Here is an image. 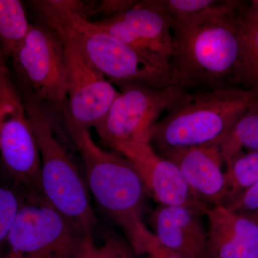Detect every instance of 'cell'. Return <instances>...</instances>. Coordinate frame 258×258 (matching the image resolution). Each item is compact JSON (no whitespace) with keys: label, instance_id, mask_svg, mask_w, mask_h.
Masks as SVG:
<instances>
[{"label":"cell","instance_id":"d6986e66","mask_svg":"<svg viewBox=\"0 0 258 258\" xmlns=\"http://www.w3.org/2000/svg\"><path fill=\"white\" fill-rule=\"evenodd\" d=\"M205 215L208 217L209 228L258 248V224L248 217L236 213L225 206L211 208Z\"/></svg>","mask_w":258,"mask_h":258},{"label":"cell","instance_id":"603a6c76","mask_svg":"<svg viewBox=\"0 0 258 258\" xmlns=\"http://www.w3.org/2000/svg\"><path fill=\"white\" fill-rule=\"evenodd\" d=\"M224 206L229 210L240 214L248 215L258 210V182L248 189L232 199Z\"/></svg>","mask_w":258,"mask_h":258},{"label":"cell","instance_id":"2e32d148","mask_svg":"<svg viewBox=\"0 0 258 258\" xmlns=\"http://www.w3.org/2000/svg\"><path fill=\"white\" fill-rule=\"evenodd\" d=\"M158 9L170 16L173 23H189L210 15L232 13L240 2L220 0H153Z\"/></svg>","mask_w":258,"mask_h":258},{"label":"cell","instance_id":"ffe728a7","mask_svg":"<svg viewBox=\"0 0 258 258\" xmlns=\"http://www.w3.org/2000/svg\"><path fill=\"white\" fill-rule=\"evenodd\" d=\"M225 165L226 199L224 205L258 182V151H240Z\"/></svg>","mask_w":258,"mask_h":258},{"label":"cell","instance_id":"ba28073f","mask_svg":"<svg viewBox=\"0 0 258 258\" xmlns=\"http://www.w3.org/2000/svg\"><path fill=\"white\" fill-rule=\"evenodd\" d=\"M188 93L173 85L164 88L125 86L120 88L106 115L94 128L109 147L121 143H150L160 115Z\"/></svg>","mask_w":258,"mask_h":258},{"label":"cell","instance_id":"484cf974","mask_svg":"<svg viewBox=\"0 0 258 258\" xmlns=\"http://www.w3.org/2000/svg\"><path fill=\"white\" fill-rule=\"evenodd\" d=\"M144 256L146 258H183L159 243L157 239L149 247Z\"/></svg>","mask_w":258,"mask_h":258},{"label":"cell","instance_id":"9c48e42d","mask_svg":"<svg viewBox=\"0 0 258 258\" xmlns=\"http://www.w3.org/2000/svg\"><path fill=\"white\" fill-rule=\"evenodd\" d=\"M0 155L17 187L24 193L42 194L38 144L23 98L10 74L0 76Z\"/></svg>","mask_w":258,"mask_h":258},{"label":"cell","instance_id":"d4e9b609","mask_svg":"<svg viewBox=\"0 0 258 258\" xmlns=\"http://www.w3.org/2000/svg\"><path fill=\"white\" fill-rule=\"evenodd\" d=\"M136 1H103L97 8V11L106 15V18H111L128 10Z\"/></svg>","mask_w":258,"mask_h":258},{"label":"cell","instance_id":"4316f807","mask_svg":"<svg viewBox=\"0 0 258 258\" xmlns=\"http://www.w3.org/2000/svg\"><path fill=\"white\" fill-rule=\"evenodd\" d=\"M81 258H100L98 255V248L94 243L93 238H90L86 242Z\"/></svg>","mask_w":258,"mask_h":258},{"label":"cell","instance_id":"277c9868","mask_svg":"<svg viewBox=\"0 0 258 258\" xmlns=\"http://www.w3.org/2000/svg\"><path fill=\"white\" fill-rule=\"evenodd\" d=\"M255 99L240 87L189 92L158 121L150 144L156 150L220 147Z\"/></svg>","mask_w":258,"mask_h":258},{"label":"cell","instance_id":"4fadbf2b","mask_svg":"<svg viewBox=\"0 0 258 258\" xmlns=\"http://www.w3.org/2000/svg\"><path fill=\"white\" fill-rule=\"evenodd\" d=\"M175 164L194 196L212 208L223 206L226 199L225 171L219 147L156 150Z\"/></svg>","mask_w":258,"mask_h":258},{"label":"cell","instance_id":"8992f818","mask_svg":"<svg viewBox=\"0 0 258 258\" xmlns=\"http://www.w3.org/2000/svg\"><path fill=\"white\" fill-rule=\"evenodd\" d=\"M90 238L42 194H25L3 258H81Z\"/></svg>","mask_w":258,"mask_h":258},{"label":"cell","instance_id":"6da1fadb","mask_svg":"<svg viewBox=\"0 0 258 258\" xmlns=\"http://www.w3.org/2000/svg\"><path fill=\"white\" fill-rule=\"evenodd\" d=\"M64 121L82 158L88 190L123 231L135 255L144 256L156 237L144 221L149 196L138 172L123 156L98 146L89 128Z\"/></svg>","mask_w":258,"mask_h":258},{"label":"cell","instance_id":"7402d4cb","mask_svg":"<svg viewBox=\"0 0 258 258\" xmlns=\"http://www.w3.org/2000/svg\"><path fill=\"white\" fill-rule=\"evenodd\" d=\"M21 193L0 183V258H3L8 233L25 200V194Z\"/></svg>","mask_w":258,"mask_h":258},{"label":"cell","instance_id":"cb8c5ba5","mask_svg":"<svg viewBox=\"0 0 258 258\" xmlns=\"http://www.w3.org/2000/svg\"><path fill=\"white\" fill-rule=\"evenodd\" d=\"M97 248L100 258H136L130 246L113 234L107 233L103 244Z\"/></svg>","mask_w":258,"mask_h":258},{"label":"cell","instance_id":"ac0fdd59","mask_svg":"<svg viewBox=\"0 0 258 258\" xmlns=\"http://www.w3.org/2000/svg\"><path fill=\"white\" fill-rule=\"evenodd\" d=\"M243 148L258 151V99L251 103L220 144L219 149L223 164Z\"/></svg>","mask_w":258,"mask_h":258},{"label":"cell","instance_id":"3957f363","mask_svg":"<svg viewBox=\"0 0 258 258\" xmlns=\"http://www.w3.org/2000/svg\"><path fill=\"white\" fill-rule=\"evenodd\" d=\"M42 23L74 42L93 67L120 88L132 85L154 88L171 86L170 74L132 47L111 36L58 0L30 1Z\"/></svg>","mask_w":258,"mask_h":258},{"label":"cell","instance_id":"44dd1931","mask_svg":"<svg viewBox=\"0 0 258 258\" xmlns=\"http://www.w3.org/2000/svg\"><path fill=\"white\" fill-rule=\"evenodd\" d=\"M209 258H258V248L209 228Z\"/></svg>","mask_w":258,"mask_h":258},{"label":"cell","instance_id":"5b68a950","mask_svg":"<svg viewBox=\"0 0 258 258\" xmlns=\"http://www.w3.org/2000/svg\"><path fill=\"white\" fill-rule=\"evenodd\" d=\"M22 98L40 150L42 195L75 225L93 237L97 220L87 184L57 139L47 108L31 98Z\"/></svg>","mask_w":258,"mask_h":258},{"label":"cell","instance_id":"8fae6325","mask_svg":"<svg viewBox=\"0 0 258 258\" xmlns=\"http://www.w3.org/2000/svg\"><path fill=\"white\" fill-rule=\"evenodd\" d=\"M60 37L66 51L68 73L67 106L62 115L74 124L95 128L119 91L93 67L74 42Z\"/></svg>","mask_w":258,"mask_h":258},{"label":"cell","instance_id":"e0dca14e","mask_svg":"<svg viewBox=\"0 0 258 258\" xmlns=\"http://www.w3.org/2000/svg\"><path fill=\"white\" fill-rule=\"evenodd\" d=\"M23 2L0 0V50L10 60L30 30Z\"/></svg>","mask_w":258,"mask_h":258},{"label":"cell","instance_id":"9a60e30c","mask_svg":"<svg viewBox=\"0 0 258 258\" xmlns=\"http://www.w3.org/2000/svg\"><path fill=\"white\" fill-rule=\"evenodd\" d=\"M238 23L241 53L233 86H242L258 99V11L252 5L240 3Z\"/></svg>","mask_w":258,"mask_h":258},{"label":"cell","instance_id":"5bb4252c","mask_svg":"<svg viewBox=\"0 0 258 258\" xmlns=\"http://www.w3.org/2000/svg\"><path fill=\"white\" fill-rule=\"evenodd\" d=\"M203 212L184 206L159 205L149 217L159 243L183 258H209L208 232Z\"/></svg>","mask_w":258,"mask_h":258},{"label":"cell","instance_id":"f1b7e54d","mask_svg":"<svg viewBox=\"0 0 258 258\" xmlns=\"http://www.w3.org/2000/svg\"><path fill=\"white\" fill-rule=\"evenodd\" d=\"M245 216L248 217L249 219L258 224V210L249 214L248 215H245Z\"/></svg>","mask_w":258,"mask_h":258},{"label":"cell","instance_id":"7a4b0ae2","mask_svg":"<svg viewBox=\"0 0 258 258\" xmlns=\"http://www.w3.org/2000/svg\"><path fill=\"white\" fill-rule=\"evenodd\" d=\"M239 6L192 23L172 22L171 85L189 92L235 87L241 53Z\"/></svg>","mask_w":258,"mask_h":258},{"label":"cell","instance_id":"f546056e","mask_svg":"<svg viewBox=\"0 0 258 258\" xmlns=\"http://www.w3.org/2000/svg\"><path fill=\"white\" fill-rule=\"evenodd\" d=\"M251 5L253 7L254 9L258 11V0H254V1H252V3H251Z\"/></svg>","mask_w":258,"mask_h":258},{"label":"cell","instance_id":"30bf717a","mask_svg":"<svg viewBox=\"0 0 258 258\" xmlns=\"http://www.w3.org/2000/svg\"><path fill=\"white\" fill-rule=\"evenodd\" d=\"M95 23L111 36L132 47L170 74L172 20L153 0L136 1L128 10Z\"/></svg>","mask_w":258,"mask_h":258},{"label":"cell","instance_id":"83f0119b","mask_svg":"<svg viewBox=\"0 0 258 258\" xmlns=\"http://www.w3.org/2000/svg\"><path fill=\"white\" fill-rule=\"evenodd\" d=\"M8 60L6 56L4 55L0 50V76L6 74H9V69L8 68Z\"/></svg>","mask_w":258,"mask_h":258},{"label":"cell","instance_id":"7c38bea8","mask_svg":"<svg viewBox=\"0 0 258 258\" xmlns=\"http://www.w3.org/2000/svg\"><path fill=\"white\" fill-rule=\"evenodd\" d=\"M128 159L158 205L184 206L206 215L210 207L195 198L174 163L156 152L150 143H121L111 147Z\"/></svg>","mask_w":258,"mask_h":258},{"label":"cell","instance_id":"52a82bcc","mask_svg":"<svg viewBox=\"0 0 258 258\" xmlns=\"http://www.w3.org/2000/svg\"><path fill=\"white\" fill-rule=\"evenodd\" d=\"M10 60L22 97L63 113L68 101L67 62L63 42L57 33L45 24H31Z\"/></svg>","mask_w":258,"mask_h":258}]
</instances>
